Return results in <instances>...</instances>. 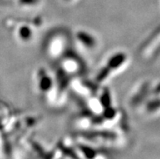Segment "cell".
Here are the masks:
<instances>
[{
    "mask_svg": "<svg viewBox=\"0 0 160 159\" xmlns=\"http://www.w3.org/2000/svg\"><path fill=\"white\" fill-rule=\"evenodd\" d=\"M127 57L124 54H117L116 55H112L108 59L107 64L103 67L104 70H102L99 73L98 78L100 80L108 79L111 77L112 73H115L118 71L121 70L120 68H123L124 65L126 63Z\"/></svg>",
    "mask_w": 160,
    "mask_h": 159,
    "instance_id": "obj_1",
    "label": "cell"
}]
</instances>
